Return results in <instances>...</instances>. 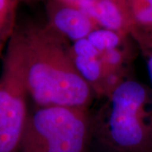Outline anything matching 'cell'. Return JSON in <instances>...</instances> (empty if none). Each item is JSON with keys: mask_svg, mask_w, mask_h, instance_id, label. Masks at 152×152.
I'll use <instances>...</instances> for the list:
<instances>
[{"mask_svg": "<svg viewBox=\"0 0 152 152\" xmlns=\"http://www.w3.org/2000/svg\"><path fill=\"white\" fill-rule=\"evenodd\" d=\"M60 2H64L66 4H73V3H76V2H80V1H84V0H58Z\"/></svg>", "mask_w": 152, "mask_h": 152, "instance_id": "14", "label": "cell"}, {"mask_svg": "<svg viewBox=\"0 0 152 152\" xmlns=\"http://www.w3.org/2000/svg\"><path fill=\"white\" fill-rule=\"evenodd\" d=\"M92 114L93 143L110 152H152V89L130 77Z\"/></svg>", "mask_w": 152, "mask_h": 152, "instance_id": "2", "label": "cell"}, {"mask_svg": "<svg viewBox=\"0 0 152 152\" xmlns=\"http://www.w3.org/2000/svg\"><path fill=\"white\" fill-rule=\"evenodd\" d=\"M69 4L88 15L100 28L130 35L134 23L126 0H84Z\"/></svg>", "mask_w": 152, "mask_h": 152, "instance_id": "8", "label": "cell"}, {"mask_svg": "<svg viewBox=\"0 0 152 152\" xmlns=\"http://www.w3.org/2000/svg\"><path fill=\"white\" fill-rule=\"evenodd\" d=\"M130 36L134 40L140 54L145 62L152 86V26H134L131 29Z\"/></svg>", "mask_w": 152, "mask_h": 152, "instance_id": "10", "label": "cell"}, {"mask_svg": "<svg viewBox=\"0 0 152 152\" xmlns=\"http://www.w3.org/2000/svg\"><path fill=\"white\" fill-rule=\"evenodd\" d=\"M97 49L104 64L112 74L127 80L132 76V66L140 54L130 35L100 28L86 37Z\"/></svg>", "mask_w": 152, "mask_h": 152, "instance_id": "6", "label": "cell"}, {"mask_svg": "<svg viewBox=\"0 0 152 152\" xmlns=\"http://www.w3.org/2000/svg\"><path fill=\"white\" fill-rule=\"evenodd\" d=\"M16 0H0V56L16 26Z\"/></svg>", "mask_w": 152, "mask_h": 152, "instance_id": "9", "label": "cell"}, {"mask_svg": "<svg viewBox=\"0 0 152 152\" xmlns=\"http://www.w3.org/2000/svg\"><path fill=\"white\" fill-rule=\"evenodd\" d=\"M47 23L71 43L100 29L94 20L75 6L58 0H44Z\"/></svg>", "mask_w": 152, "mask_h": 152, "instance_id": "7", "label": "cell"}, {"mask_svg": "<svg viewBox=\"0 0 152 152\" xmlns=\"http://www.w3.org/2000/svg\"><path fill=\"white\" fill-rule=\"evenodd\" d=\"M28 92L20 55L8 42L0 76V152H20L27 123Z\"/></svg>", "mask_w": 152, "mask_h": 152, "instance_id": "4", "label": "cell"}, {"mask_svg": "<svg viewBox=\"0 0 152 152\" xmlns=\"http://www.w3.org/2000/svg\"><path fill=\"white\" fill-rule=\"evenodd\" d=\"M90 152H110L108 151H106L105 149L102 148V147L98 146L96 144H92V146H91V151Z\"/></svg>", "mask_w": 152, "mask_h": 152, "instance_id": "12", "label": "cell"}, {"mask_svg": "<svg viewBox=\"0 0 152 152\" xmlns=\"http://www.w3.org/2000/svg\"><path fill=\"white\" fill-rule=\"evenodd\" d=\"M134 26H152V0H126Z\"/></svg>", "mask_w": 152, "mask_h": 152, "instance_id": "11", "label": "cell"}, {"mask_svg": "<svg viewBox=\"0 0 152 152\" xmlns=\"http://www.w3.org/2000/svg\"><path fill=\"white\" fill-rule=\"evenodd\" d=\"M21 61L28 96L37 107L88 108L95 93L76 69L71 42L47 22L18 23L9 41Z\"/></svg>", "mask_w": 152, "mask_h": 152, "instance_id": "1", "label": "cell"}, {"mask_svg": "<svg viewBox=\"0 0 152 152\" xmlns=\"http://www.w3.org/2000/svg\"><path fill=\"white\" fill-rule=\"evenodd\" d=\"M92 144L89 109L37 107L29 114L20 152H90Z\"/></svg>", "mask_w": 152, "mask_h": 152, "instance_id": "3", "label": "cell"}, {"mask_svg": "<svg viewBox=\"0 0 152 152\" xmlns=\"http://www.w3.org/2000/svg\"><path fill=\"white\" fill-rule=\"evenodd\" d=\"M18 1L19 3H26V4H34V3H36V2H37L39 0H16Z\"/></svg>", "mask_w": 152, "mask_h": 152, "instance_id": "13", "label": "cell"}, {"mask_svg": "<svg viewBox=\"0 0 152 152\" xmlns=\"http://www.w3.org/2000/svg\"><path fill=\"white\" fill-rule=\"evenodd\" d=\"M70 53L76 69L96 96L106 98L126 80L107 69L98 50L87 38L71 44Z\"/></svg>", "mask_w": 152, "mask_h": 152, "instance_id": "5", "label": "cell"}]
</instances>
